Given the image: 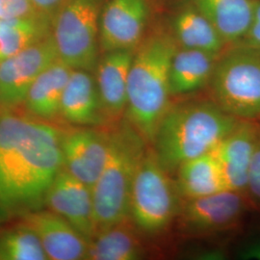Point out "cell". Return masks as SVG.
<instances>
[{"label":"cell","mask_w":260,"mask_h":260,"mask_svg":"<svg viewBox=\"0 0 260 260\" xmlns=\"http://www.w3.org/2000/svg\"><path fill=\"white\" fill-rule=\"evenodd\" d=\"M61 138L50 122L0 110V222L45 207L64 166Z\"/></svg>","instance_id":"cell-1"},{"label":"cell","mask_w":260,"mask_h":260,"mask_svg":"<svg viewBox=\"0 0 260 260\" xmlns=\"http://www.w3.org/2000/svg\"><path fill=\"white\" fill-rule=\"evenodd\" d=\"M177 49L173 34L155 31L145 36L134 52L123 120L149 146L172 106L170 71Z\"/></svg>","instance_id":"cell-2"},{"label":"cell","mask_w":260,"mask_h":260,"mask_svg":"<svg viewBox=\"0 0 260 260\" xmlns=\"http://www.w3.org/2000/svg\"><path fill=\"white\" fill-rule=\"evenodd\" d=\"M240 121L213 101L172 104L149 147L171 174L186 160L210 152Z\"/></svg>","instance_id":"cell-3"},{"label":"cell","mask_w":260,"mask_h":260,"mask_svg":"<svg viewBox=\"0 0 260 260\" xmlns=\"http://www.w3.org/2000/svg\"><path fill=\"white\" fill-rule=\"evenodd\" d=\"M148 148L145 140L124 120L108 131L107 159L92 188L96 233L131 219L133 183Z\"/></svg>","instance_id":"cell-4"},{"label":"cell","mask_w":260,"mask_h":260,"mask_svg":"<svg viewBox=\"0 0 260 260\" xmlns=\"http://www.w3.org/2000/svg\"><path fill=\"white\" fill-rule=\"evenodd\" d=\"M210 89L214 103L243 121H260V47L234 44L216 60Z\"/></svg>","instance_id":"cell-5"},{"label":"cell","mask_w":260,"mask_h":260,"mask_svg":"<svg viewBox=\"0 0 260 260\" xmlns=\"http://www.w3.org/2000/svg\"><path fill=\"white\" fill-rule=\"evenodd\" d=\"M102 0H67L51 21L58 58L73 70L93 72L100 60Z\"/></svg>","instance_id":"cell-6"},{"label":"cell","mask_w":260,"mask_h":260,"mask_svg":"<svg viewBox=\"0 0 260 260\" xmlns=\"http://www.w3.org/2000/svg\"><path fill=\"white\" fill-rule=\"evenodd\" d=\"M177 195L176 183L149 146L137 170L130 202V218L140 233H163L178 213Z\"/></svg>","instance_id":"cell-7"},{"label":"cell","mask_w":260,"mask_h":260,"mask_svg":"<svg viewBox=\"0 0 260 260\" xmlns=\"http://www.w3.org/2000/svg\"><path fill=\"white\" fill-rule=\"evenodd\" d=\"M58 58L51 33L15 55L0 61V110L21 106L32 84Z\"/></svg>","instance_id":"cell-8"},{"label":"cell","mask_w":260,"mask_h":260,"mask_svg":"<svg viewBox=\"0 0 260 260\" xmlns=\"http://www.w3.org/2000/svg\"><path fill=\"white\" fill-rule=\"evenodd\" d=\"M245 195L241 192L225 190L213 195L185 200L177 213L181 230L191 234L232 230L239 223L246 210Z\"/></svg>","instance_id":"cell-9"},{"label":"cell","mask_w":260,"mask_h":260,"mask_svg":"<svg viewBox=\"0 0 260 260\" xmlns=\"http://www.w3.org/2000/svg\"><path fill=\"white\" fill-rule=\"evenodd\" d=\"M149 13L147 0H110L101 16V52L136 50L145 38Z\"/></svg>","instance_id":"cell-10"},{"label":"cell","mask_w":260,"mask_h":260,"mask_svg":"<svg viewBox=\"0 0 260 260\" xmlns=\"http://www.w3.org/2000/svg\"><path fill=\"white\" fill-rule=\"evenodd\" d=\"M61 148L64 167L92 189L107 159L108 132L95 127L74 126L62 131Z\"/></svg>","instance_id":"cell-11"},{"label":"cell","mask_w":260,"mask_h":260,"mask_svg":"<svg viewBox=\"0 0 260 260\" xmlns=\"http://www.w3.org/2000/svg\"><path fill=\"white\" fill-rule=\"evenodd\" d=\"M60 215L90 241L96 233L92 189L64 166L47 190L45 207Z\"/></svg>","instance_id":"cell-12"},{"label":"cell","mask_w":260,"mask_h":260,"mask_svg":"<svg viewBox=\"0 0 260 260\" xmlns=\"http://www.w3.org/2000/svg\"><path fill=\"white\" fill-rule=\"evenodd\" d=\"M19 223L37 235L48 260L86 259L89 241L60 215L41 208L20 216Z\"/></svg>","instance_id":"cell-13"},{"label":"cell","mask_w":260,"mask_h":260,"mask_svg":"<svg viewBox=\"0 0 260 260\" xmlns=\"http://www.w3.org/2000/svg\"><path fill=\"white\" fill-rule=\"evenodd\" d=\"M259 125L257 121L241 120L210 151L220 164L229 190L246 194Z\"/></svg>","instance_id":"cell-14"},{"label":"cell","mask_w":260,"mask_h":260,"mask_svg":"<svg viewBox=\"0 0 260 260\" xmlns=\"http://www.w3.org/2000/svg\"><path fill=\"white\" fill-rule=\"evenodd\" d=\"M135 50L103 53L94 69L95 82L107 124H118L127 104L130 68Z\"/></svg>","instance_id":"cell-15"},{"label":"cell","mask_w":260,"mask_h":260,"mask_svg":"<svg viewBox=\"0 0 260 260\" xmlns=\"http://www.w3.org/2000/svg\"><path fill=\"white\" fill-rule=\"evenodd\" d=\"M61 119L73 126L98 128L107 124L91 72L73 70L62 96Z\"/></svg>","instance_id":"cell-16"},{"label":"cell","mask_w":260,"mask_h":260,"mask_svg":"<svg viewBox=\"0 0 260 260\" xmlns=\"http://www.w3.org/2000/svg\"><path fill=\"white\" fill-rule=\"evenodd\" d=\"M73 69L57 60L38 77L23 103L28 116L53 123L61 119V102Z\"/></svg>","instance_id":"cell-17"},{"label":"cell","mask_w":260,"mask_h":260,"mask_svg":"<svg viewBox=\"0 0 260 260\" xmlns=\"http://www.w3.org/2000/svg\"><path fill=\"white\" fill-rule=\"evenodd\" d=\"M139 230L126 220L100 230L89 241L86 260H139L145 254Z\"/></svg>","instance_id":"cell-18"},{"label":"cell","mask_w":260,"mask_h":260,"mask_svg":"<svg viewBox=\"0 0 260 260\" xmlns=\"http://www.w3.org/2000/svg\"><path fill=\"white\" fill-rule=\"evenodd\" d=\"M192 4L212 23L225 45H234L249 30L254 0H192Z\"/></svg>","instance_id":"cell-19"},{"label":"cell","mask_w":260,"mask_h":260,"mask_svg":"<svg viewBox=\"0 0 260 260\" xmlns=\"http://www.w3.org/2000/svg\"><path fill=\"white\" fill-rule=\"evenodd\" d=\"M176 172L178 194L185 200L229 190L220 164L211 152L186 160Z\"/></svg>","instance_id":"cell-20"},{"label":"cell","mask_w":260,"mask_h":260,"mask_svg":"<svg viewBox=\"0 0 260 260\" xmlns=\"http://www.w3.org/2000/svg\"><path fill=\"white\" fill-rule=\"evenodd\" d=\"M218 57L197 49L178 47L170 71L172 96L195 92L209 84Z\"/></svg>","instance_id":"cell-21"},{"label":"cell","mask_w":260,"mask_h":260,"mask_svg":"<svg viewBox=\"0 0 260 260\" xmlns=\"http://www.w3.org/2000/svg\"><path fill=\"white\" fill-rule=\"evenodd\" d=\"M174 37L180 47L219 56L225 43L212 23L196 8L188 5L177 14L173 23Z\"/></svg>","instance_id":"cell-22"},{"label":"cell","mask_w":260,"mask_h":260,"mask_svg":"<svg viewBox=\"0 0 260 260\" xmlns=\"http://www.w3.org/2000/svg\"><path fill=\"white\" fill-rule=\"evenodd\" d=\"M51 33V20L42 16L0 19V61L15 55Z\"/></svg>","instance_id":"cell-23"},{"label":"cell","mask_w":260,"mask_h":260,"mask_svg":"<svg viewBox=\"0 0 260 260\" xmlns=\"http://www.w3.org/2000/svg\"><path fill=\"white\" fill-rule=\"evenodd\" d=\"M0 260H48L37 235L26 226L0 233Z\"/></svg>","instance_id":"cell-24"},{"label":"cell","mask_w":260,"mask_h":260,"mask_svg":"<svg viewBox=\"0 0 260 260\" xmlns=\"http://www.w3.org/2000/svg\"><path fill=\"white\" fill-rule=\"evenodd\" d=\"M246 195L253 205L260 206V125L249 169Z\"/></svg>","instance_id":"cell-25"},{"label":"cell","mask_w":260,"mask_h":260,"mask_svg":"<svg viewBox=\"0 0 260 260\" xmlns=\"http://www.w3.org/2000/svg\"><path fill=\"white\" fill-rule=\"evenodd\" d=\"M41 16L32 0H0V19H21Z\"/></svg>","instance_id":"cell-26"},{"label":"cell","mask_w":260,"mask_h":260,"mask_svg":"<svg viewBox=\"0 0 260 260\" xmlns=\"http://www.w3.org/2000/svg\"><path fill=\"white\" fill-rule=\"evenodd\" d=\"M239 43L252 47H260V0H254L253 13L250 27L245 37Z\"/></svg>","instance_id":"cell-27"},{"label":"cell","mask_w":260,"mask_h":260,"mask_svg":"<svg viewBox=\"0 0 260 260\" xmlns=\"http://www.w3.org/2000/svg\"><path fill=\"white\" fill-rule=\"evenodd\" d=\"M66 1L67 0H32L38 14L51 21Z\"/></svg>","instance_id":"cell-28"},{"label":"cell","mask_w":260,"mask_h":260,"mask_svg":"<svg viewBox=\"0 0 260 260\" xmlns=\"http://www.w3.org/2000/svg\"><path fill=\"white\" fill-rule=\"evenodd\" d=\"M239 256L243 259L260 260V240L251 242L245 246Z\"/></svg>","instance_id":"cell-29"}]
</instances>
